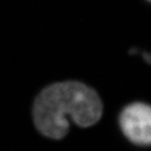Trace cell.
Wrapping results in <instances>:
<instances>
[{
	"mask_svg": "<svg viewBox=\"0 0 151 151\" xmlns=\"http://www.w3.org/2000/svg\"><path fill=\"white\" fill-rule=\"evenodd\" d=\"M147 2H149V3H151V0H147Z\"/></svg>",
	"mask_w": 151,
	"mask_h": 151,
	"instance_id": "3957f363",
	"label": "cell"
},
{
	"mask_svg": "<svg viewBox=\"0 0 151 151\" xmlns=\"http://www.w3.org/2000/svg\"><path fill=\"white\" fill-rule=\"evenodd\" d=\"M104 105L99 93L87 84L68 80L50 84L36 96L33 122L44 137L59 140L69 131V121L89 127L103 116Z\"/></svg>",
	"mask_w": 151,
	"mask_h": 151,
	"instance_id": "6da1fadb",
	"label": "cell"
},
{
	"mask_svg": "<svg viewBox=\"0 0 151 151\" xmlns=\"http://www.w3.org/2000/svg\"><path fill=\"white\" fill-rule=\"evenodd\" d=\"M118 127L125 138L137 147H151V105L135 101L124 106Z\"/></svg>",
	"mask_w": 151,
	"mask_h": 151,
	"instance_id": "7a4b0ae2",
	"label": "cell"
}]
</instances>
